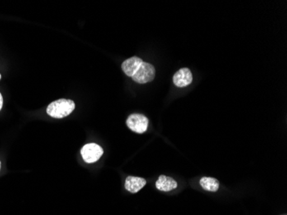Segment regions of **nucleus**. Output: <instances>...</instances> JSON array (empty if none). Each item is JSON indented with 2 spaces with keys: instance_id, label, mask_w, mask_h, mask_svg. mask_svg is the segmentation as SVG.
<instances>
[{
  "instance_id": "2",
  "label": "nucleus",
  "mask_w": 287,
  "mask_h": 215,
  "mask_svg": "<svg viewBox=\"0 0 287 215\" xmlns=\"http://www.w3.org/2000/svg\"><path fill=\"white\" fill-rule=\"evenodd\" d=\"M155 74V67L152 65L143 61V63L138 67L132 79L138 84H147L152 82V80H154Z\"/></svg>"
},
{
  "instance_id": "12",
  "label": "nucleus",
  "mask_w": 287,
  "mask_h": 215,
  "mask_svg": "<svg viewBox=\"0 0 287 215\" xmlns=\"http://www.w3.org/2000/svg\"><path fill=\"white\" fill-rule=\"evenodd\" d=\"M0 79H1V75H0Z\"/></svg>"
},
{
  "instance_id": "10",
  "label": "nucleus",
  "mask_w": 287,
  "mask_h": 215,
  "mask_svg": "<svg viewBox=\"0 0 287 215\" xmlns=\"http://www.w3.org/2000/svg\"><path fill=\"white\" fill-rule=\"evenodd\" d=\"M2 106H3V97H2V95L0 93V110L2 109Z\"/></svg>"
},
{
  "instance_id": "6",
  "label": "nucleus",
  "mask_w": 287,
  "mask_h": 215,
  "mask_svg": "<svg viewBox=\"0 0 287 215\" xmlns=\"http://www.w3.org/2000/svg\"><path fill=\"white\" fill-rule=\"evenodd\" d=\"M146 184H147L146 179L129 175L126 179L125 188L128 191L134 194V193H138L141 189H143V187H145Z\"/></svg>"
},
{
  "instance_id": "11",
  "label": "nucleus",
  "mask_w": 287,
  "mask_h": 215,
  "mask_svg": "<svg viewBox=\"0 0 287 215\" xmlns=\"http://www.w3.org/2000/svg\"><path fill=\"white\" fill-rule=\"evenodd\" d=\"M0 169H1V162H0Z\"/></svg>"
},
{
  "instance_id": "3",
  "label": "nucleus",
  "mask_w": 287,
  "mask_h": 215,
  "mask_svg": "<svg viewBox=\"0 0 287 215\" xmlns=\"http://www.w3.org/2000/svg\"><path fill=\"white\" fill-rule=\"evenodd\" d=\"M149 121L141 114H133L128 116L127 125L131 130L137 133H143L147 130Z\"/></svg>"
},
{
  "instance_id": "9",
  "label": "nucleus",
  "mask_w": 287,
  "mask_h": 215,
  "mask_svg": "<svg viewBox=\"0 0 287 215\" xmlns=\"http://www.w3.org/2000/svg\"><path fill=\"white\" fill-rule=\"evenodd\" d=\"M199 184L207 191L216 192L219 189V182L216 178L204 177L199 180Z\"/></svg>"
},
{
  "instance_id": "8",
  "label": "nucleus",
  "mask_w": 287,
  "mask_h": 215,
  "mask_svg": "<svg viewBox=\"0 0 287 215\" xmlns=\"http://www.w3.org/2000/svg\"><path fill=\"white\" fill-rule=\"evenodd\" d=\"M142 63H143V61L140 58L132 57V58H128L127 61L123 62L122 65H121V68H122L123 72H125L126 75L132 77Z\"/></svg>"
},
{
  "instance_id": "1",
  "label": "nucleus",
  "mask_w": 287,
  "mask_h": 215,
  "mask_svg": "<svg viewBox=\"0 0 287 215\" xmlns=\"http://www.w3.org/2000/svg\"><path fill=\"white\" fill-rule=\"evenodd\" d=\"M74 109V102L69 99H59L48 105L47 113L53 118L60 119L69 115Z\"/></svg>"
},
{
  "instance_id": "7",
  "label": "nucleus",
  "mask_w": 287,
  "mask_h": 215,
  "mask_svg": "<svg viewBox=\"0 0 287 215\" xmlns=\"http://www.w3.org/2000/svg\"><path fill=\"white\" fill-rule=\"evenodd\" d=\"M156 187L160 191L169 192L177 188V183L172 178L161 175L156 182Z\"/></svg>"
},
{
  "instance_id": "4",
  "label": "nucleus",
  "mask_w": 287,
  "mask_h": 215,
  "mask_svg": "<svg viewBox=\"0 0 287 215\" xmlns=\"http://www.w3.org/2000/svg\"><path fill=\"white\" fill-rule=\"evenodd\" d=\"M81 154L85 162L95 163L102 156L104 150L96 144H87L81 149Z\"/></svg>"
},
{
  "instance_id": "5",
  "label": "nucleus",
  "mask_w": 287,
  "mask_h": 215,
  "mask_svg": "<svg viewBox=\"0 0 287 215\" xmlns=\"http://www.w3.org/2000/svg\"><path fill=\"white\" fill-rule=\"evenodd\" d=\"M193 81V75L189 68H181L174 75L173 82L177 87H186Z\"/></svg>"
},
{
  "instance_id": "13",
  "label": "nucleus",
  "mask_w": 287,
  "mask_h": 215,
  "mask_svg": "<svg viewBox=\"0 0 287 215\" xmlns=\"http://www.w3.org/2000/svg\"><path fill=\"white\" fill-rule=\"evenodd\" d=\"M282 215H286V214H285V213H284V214H282Z\"/></svg>"
}]
</instances>
